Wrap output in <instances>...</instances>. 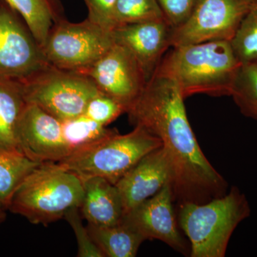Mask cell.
<instances>
[{"mask_svg": "<svg viewBox=\"0 0 257 257\" xmlns=\"http://www.w3.org/2000/svg\"><path fill=\"white\" fill-rule=\"evenodd\" d=\"M173 169L161 147L145 155L115 184L124 206V214L156 194L167 184L172 185Z\"/></svg>", "mask_w": 257, "mask_h": 257, "instance_id": "14", "label": "cell"}, {"mask_svg": "<svg viewBox=\"0 0 257 257\" xmlns=\"http://www.w3.org/2000/svg\"><path fill=\"white\" fill-rule=\"evenodd\" d=\"M255 0H197L188 20L172 29L171 47L232 40Z\"/></svg>", "mask_w": 257, "mask_h": 257, "instance_id": "9", "label": "cell"}, {"mask_svg": "<svg viewBox=\"0 0 257 257\" xmlns=\"http://www.w3.org/2000/svg\"><path fill=\"white\" fill-rule=\"evenodd\" d=\"M22 84L27 102L61 121L84 114L89 101L101 93L87 76L52 65Z\"/></svg>", "mask_w": 257, "mask_h": 257, "instance_id": "7", "label": "cell"}, {"mask_svg": "<svg viewBox=\"0 0 257 257\" xmlns=\"http://www.w3.org/2000/svg\"><path fill=\"white\" fill-rule=\"evenodd\" d=\"M173 190L167 184L155 195L133 208L123 218L145 239H157L179 252H187V243L179 232L173 208Z\"/></svg>", "mask_w": 257, "mask_h": 257, "instance_id": "12", "label": "cell"}, {"mask_svg": "<svg viewBox=\"0 0 257 257\" xmlns=\"http://www.w3.org/2000/svg\"><path fill=\"white\" fill-rule=\"evenodd\" d=\"M256 64H257V62H256Z\"/></svg>", "mask_w": 257, "mask_h": 257, "instance_id": "29", "label": "cell"}, {"mask_svg": "<svg viewBox=\"0 0 257 257\" xmlns=\"http://www.w3.org/2000/svg\"><path fill=\"white\" fill-rule=\"evenodd\" d=\"M88 9V19L108 30L115 28L114 10L116 0H84Z\"/></svg>", "mask_w": 257, "mask_h": 257, "instance_id": "27", "label": "cell"}, {"mask_svg": "<svg viewBox=\"0 0 257 257\" xmlns=\"http://www.w3.org/2000/svg\"><path fill=\"white\" fill-rule=\"evenodd\" d=\"M172 48L155 72L175 81L184 99L197 94L231 96L241 64L230 42L216 40Z\"/></svg>", "mask_w": 257, "mask_h": 257, "instance_id": "2", "label": "cell"}, {"mask_svg": "<svg viewBox=\"0 0 257 257\" xmlns=\"http://www.w3.org/2000/svg\"><path fill=\"white\" fill-rule=\"evenodd\" d=\"M21 15L42 48L56 20L63 17L59 0H5Z\"/></svg>", "mask_w": 257, "mask_h": 257, "instance_id": "18", "label": "cell"}, {"mask_svg": "<svg viewBox=\"0 0 257 257\" xmlns=\"http://www.w3.org/2000/svg\"><path fill=\"white\" fill-rule=\"evenodd\" d=\"M88 231L104 257H135L145 237L122 218L110 226L88 224Z\"/></svg>", "mask_w": 257, "mask_h": 257, "instance_id": "17", "label": "cell"}, {"mask_svg": "<svg viewBox=\"0 0 257 257\" xmlns=\"http://www.w3.org/2000/svg\"><path fill=\"white\" fill-rule=\"evenodd\" d=\"M250 215L249 204L237 187L207 202L181 203L179 224L190 242L191 257H224L238 225Z\"/></svg>", "mask_w": 257, "mask_h": 257, "instance_id": "3", "label": "cell"}, {"mask_svg": "<svg viewBox=\"0 0 257 257\" xmlns=\"http://www.w3.org/2000/svg\"><path fill=\"white\" fill-rule=\"evenodd\" d=\"M61 122L62 135L70 150V155L89 148L118 133L116 130L107 128L84 114Z\"/></svg>", "mask_w": 257, "mask_h": 257, "instance_id": "20", "label": "cell"}, {"mask_svg": "<svg viewBox=\"0 0 257 257\" xmlns=\"http://www.w3.org/2000/svg\"><path fill=\"white\" fill-rule=\"evenodd\" d=\"M26 104L22 82L0 79V151L21 152L18 127Z\"/></svg>", "mask_w": 257, "mask_h": 257, "instance_id": "16", "label": "cell"}, {"mask_svg": "<svg viewBox=\"0 0 257 257\" xmlns=\"http://www.w3.org/2000/svg\"><path fill=\"white\" fill-rule=\"evenodd\" d=\"M164 19L157 0H116L114 10L115 28Z\"/></svg>", "mask_w": 257, "mask_h": 257, "instance_id": "23", "label": "cell"}, {"mask_svg": "<svg viewBox=\"0 0 257 257\" xmlns=\"http://www.w3.org/2000/svg\"><path fill=\"white\" fill-rule=\"evenodd\" d=\"M241 64L257 62V1L248 10L232 40L230 41Z\"/></svg>", "mask_w": 257, "mask_h": 257, "instance_id": "22", "label": "cell"}, {"mask_svg": "<svg viewBox=\"0 0 257 257\" xmlns=\"http://www.w3.org/2000/svg\"><path fill=\"white\" fill-rule=\"evenodd\" d=\"M172 28L165 19L119 25L111 30L114 43L126 47L135 57L148 82L171 47Z\"/></svg>", "mask_w": 257, "mask_h": 257, "instance_id": "13", "label": "cell"}, {"mask_svg": "<svg viewBox=\"0 0 257 257\" xmlns=\"http://www.w3.org/2000/svg\"><path fill=\"white\" fill-rule=\"evenodd\" d=\"M126 135L114 134L57 162L81 179L101 177L116 184L145 155L162 146L160 139L141 126Z\"/></svg>", "mask_w": 257, "mask_h": 257, "instance_id": "5", "label": "cell"}, {"mask_svg": "<svg viewBox=\"0 0 257 257\" xmlns=\"http://www.w3.org/2000/svg\"><path fill=\"white\" fill-rule=\"evenodd\" d=\"M124 113L126 108L103 93L94 96L88 103L84 114L99 124L107 126Z\"/></svg>", "mask_w": 257, "mask_h": 257, "instance_id": "24", "label": "cell"}, {"mask_svg": "<svg viewBox=\"0 0 257 257\" xmlns=\"http://www.w3.org/2000/svg\"><path fill=\"white\" fill-rule=\"evenodd\" d=\"M81 180L84 194L79 210L88 224L103 226L119 223L124 209L116 186L101 177Z\"/></svg>", "mask_w": 257, "mask_h": 257, "instance_id": "15", "label": "cell"}, {"mask_svg": "<svg viewBox=\"0 0 257 257\" xmlns=\"http://www.w3.org/2000/svg\"><path fill=\"white\" fill-rule=\"evenodd\" d=\"M165 20L172 29L183 25L194 10L197 0H157Z\"/></svg>", "mask_w": 257, "mask_h": 257, "instance_id": "26", "label": "cell"}, {"mask_svg": "<svg viewBox=\"0 0 257 257\" xmlns=\"http://www.w3.org/2000/svg\"><path fill=\"white\" fill-rule=\"evenodd\" d=\"M114 45L110 30L88 18L74 23L62 17L54 23L42 49L51 65L81 72L95 63Z\"/></svg>", "mask_w": 257, "mask_h": 257, "instance_id": "6", "label": "cell"}, {"mask_svg": "<svg viewBox=\"0 0 257 257\" xmlns=\"http://www.w3.org/2000/svg\"><path fill=\"white\" fill-rule=\"evenodd\" d=\"M82 182L55 162H45L32 171L15 192L8 210L33 224L47 226L74 207H80Z\"/></svg>", "mask_w": 257, "mask_h": 257, "instance_id": "4", "label": "cell"}, {"mask_svg": "<svg viewBox=\"0 0 257 257\" xmlns=\"http://www.w3.org/2000/svg\"><path fill=\"white\" fill-rule=\"evenodd\" d=\"M231 96L240 111L257 121V64H241Z\"/></svg>", "mask_w": 257, "mask_h": 257, "instance_id": "21", "label": "cell"}, {"mask_svg": "<svg viewBox=\"0 0 257 257\" xmlns=\"http://www.w3.org/2000/svg\"><path fill=\"white\" fill-rule=\"evenodd\" d=\"M7 214L6 210L0 207V226L4 223V221L6 220Z\"/></svg>", "mask_w": 257, "mask_h": 257, "instance_id": "28", "label": "cell"}, {"mask_svg": "<svg viewBox=\"0 0 257 257\" xmlns=\"http://www.w3.org/2000/svg\"><path fill=\"white\" fill-rule=\"evenodd\" d=\"M41 164L21 152L0 151V207L8 210L20 184Z\"/></svg>", "mask_w": 257, "mask_h": 257, "instance_id": "19", "label": "cell"}, {"mask_svg": "<svg viewBox=\"0 0 257 257\" xmlns=\"http://www.w3.org/2000/svg\"><path fill=\"white\" fill-rule=\"evenodd\" d=\"M20 152L40 163L60 162L70 155L62 122L40 106L27 102L18 127Z\"/></svg>", "mask_w": 257, "mask_h": 257, "instance_id": "11", "label": "cell"}, {"mask_svg": "<svg viewBox=\"0 0 257 257\" xmlns=\"http://www.w3.org/2000/svg\"><path fill=\"white\" fill-rule=\"evenodd\" d=\"M50 66L21 15L0 0V79L24 82Z\"/></svg>", "mask_w": 257, "mask_h": 257, "instance_id": "8", "label": "cell"}, {"mask_svg": "<svg viewBox=\"0 0 257 257\" xmlns=\"http://www.w3.org/2000/svg\"><path fill=\"white\" fill-rule=\"evenodd\" d=\"M78 73L90 79L99 92L122 104L126 112L147 82L133 54L116 43L95 63Z\"/></svg>", "mask_w": 257, "mask_h": 257, "instance_id": "10", "label": "cell"}, {"mask_svg": "<svg viewBox=\"0 0 257 257\" xmlns=\"http://www.w3.org/2000/svg\"><path fill=\"white\" fill-rule=\"evenodd\" d=\"M255 1H257V0H255Z\"/></svg>", "mask_w": 257, "mask_h": 257, "instance_id": "30", "label": "cell"}, {"mask_svg": "<svg viewBox=\"0 0 257 257\" xmlns=\"http://www.w3.org/2000/svg\"><path fill=\"white\" fill-rule=\"evenodd\" d=\"M184 99L175 81L155 72L126 113L162 142L173 169L175 199L207 202L226 194L227 186L198 144Z\"/></svg>", "mask_w": 257, "mask_h": 257, "instance_id": "1", "label": "cell"}, {"mask_svg": "<svg viewBox=\"0 0 257 257\" xmlns=\"http://www.w3.org/2000/svg\"><path fill=\"white\" fill-rule=\"evenodd\" d=\"M64 219L70 225L75 234L78 246L77 256L104 257L91 238L87 226L83 225L79 207H74L69 210Z\"/></svg>", "mask_w": 257, "mask_h": 257, "instance_id": "25", "label": "cell"}]
</instances>
